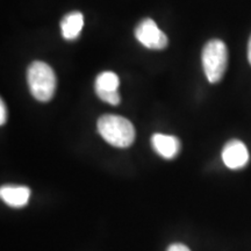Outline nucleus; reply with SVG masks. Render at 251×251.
Here are the masks:
<instances>
[{
    "label": "nucleus",
    "mask_w": 251,
    "mask_h": 251,
    "mask_svg": "<svg viewBox=\"0 0 251 251\" xmlns=\"http://www.w3.org/2000/svg\"><path fill=\"white\" fill-rule=\"evenodd\" d=\"M151 144L155 151L163 158H175L180 151V141L174 135L153 134L151 137Z\"/></svg>",
    "instance_id": "nucleus-6"
},
{
    "label": "nucleus",
    "mask_w": 251,
    "mask_h": 251,
    "mask_svg": "<svg viewBox=\"0 0 251 251\" xmlns=\"http://www.w3.org/2000/svg\"><path fill=\"white\" fill-rule=\"evenodd\" d=\"M228 65V49L221 40H211L202 50V67L209 83H219Z\"/></svg>",
    "instance_id": "nucleus-3"
},
{
    "label": "nucleus",
    "mask_w": 251,
    "mask_h": 251,
    "mask_svg": "<svg viewBox=\"0 0 251 251\" xmlns=\"http://www.w3.org/2000/svg\"><path fill=\"white\" fill-rule=\"evenodd\" d=\"M222 159L227 168L238 170L244 168L249 162V151L242 141L231 140L222 150Z\"/></svg>",
    "instance_id": "nucleus-5"
},
{
    "label": "nucleus",
    "mask_w": 251,
    "mask_h": 251,
    "mask_svg": "<svg viewBox=\"0 0 251 251\" xmlns=\"http://www.w3.org/2000/svg\"><path fill=\"white\" fill-rule=\"evenodd\" d=\"M6 117H7V113H6V106L4 101H0V125H4L6 122Z\"/></svg>",
    "instance_id": "nucleus-11"
},
{
    "label": "nucleus",
    "mask_w": 251,
    "mask_h": 251,
    "mask_svg": "<svg viewBox=\"0 0 251 251\" xmlns=\"http://www.w3.org/2000/svg\"><path fill=\"white\" fill-rule=\"evenodd\" d=\"M166 251H191V250L188 249V248L185 246V244L174 243L168 248V250H166Z\"/></svg>",
    "instance_id": "nucleus-10"
},
{
    "label": "nucleus",
    "mask_w": 251,
    "mask_h": 251,
    "mask_svg": "<svg viewBox=\"0 0 251 251\" xmlns=\"http://www.w3.org/2000/svg\"><path fill=\"white\" fill-rule=\"evenodd\" d=\"M135 36L141 45L152 50H163L168 47V37L151 19H144L135 29Z\"/></svg>",
    "instance_id": "nucleus-4"
},
{
    "label": "nucleus",
    "mask_w": 251,
    "mask_h": 251,
    "mask_svg": "<svg viewBox=\"0 0 251 251\" xmlns=\"http://www.w3.org/2000/svg\"><path fill=\"white\" fill-rule=\"evenodd\" d=\"M0 197L2 201L14 208H21L26 206L30 198V190L26 186H14L6 185L0 188Z\"/></svg>",
    "instance_id": "nucleus-7"
},
{
    "label": "nucleus",
    "mask_w": 251,
    "mask_h": 251,
    "mask_svg": "<svg viewBox=\"0 0 251 251\" xmlns=\"http://www.w3.org/2000/svg\"><path fill=\"white\" fill-rule=\"evenodd\" d=\"M248 59H249V62L251 64V37L249 40V45H248Z\"/></svg>",
    "instance_id": "nucleus-12"
},
{
    "label": "nucleus",
    "mask_w": 251,
    "mask_h": 251,
    "mask_svg": "<svg viewBox=\"0 0 251 251\" xmlns=\"http://www.w3.org/2000/svg\"><path fill=\"white\" fill-rule=\"evenodd\" d=\"M27 81L31 96L39 101H49L54 97L57 79L54 70L47 63H31L27 71Z\"/></svg>",
    "instance_id": "nucleus-2"
},
{
    "label": "nucleus",
    "mask_w": 251,
    "mask_h": 251,
    "mask_svg": "<svg viewBox=\"0 0 251 251\" xmlns=\"http://www.w3.org/2000/svg\"><path fill=\"white\" fill-rule=\"evenodd\" d=\"M97 127L102 139L117 148H128L135 141L133 124L120 115H102L98 120Z\"/></svg>",
    "instance_id": "nucleus-1"
},
{
    "label": "nucleus",
    "mask_w": 251,
    "mask_h": 251,
    "mask_svg": "<svg viewBox=\"0 0 251 251\" xmlns=\"http://www.w3.org/2000/svg\"><path fill=\"white\" fill-rule=\"evenodd\" d=\"M119 84H120V80L117 74L112 71H103L96 79V93L118 92Z\"/></svg>",
    "instance_id": "nucleus-9"
},
{
    "label": "nucleus",
    "mask_w": 251,
    "mask_h": 251,
    "mask_svg": "<svg viewBox=\"0 0 251 251\" xmlns=\"http://www.w3.org/2000/svg\"><path fill=\"white\" fill-rule=\"evenodd\" d=\"M84 26V17L80 12H71L61 21L62 35L65 40L72 41L79 36Z\"/></svg>",
    "instance_id": "nucleus-8"
}]
</instances>
